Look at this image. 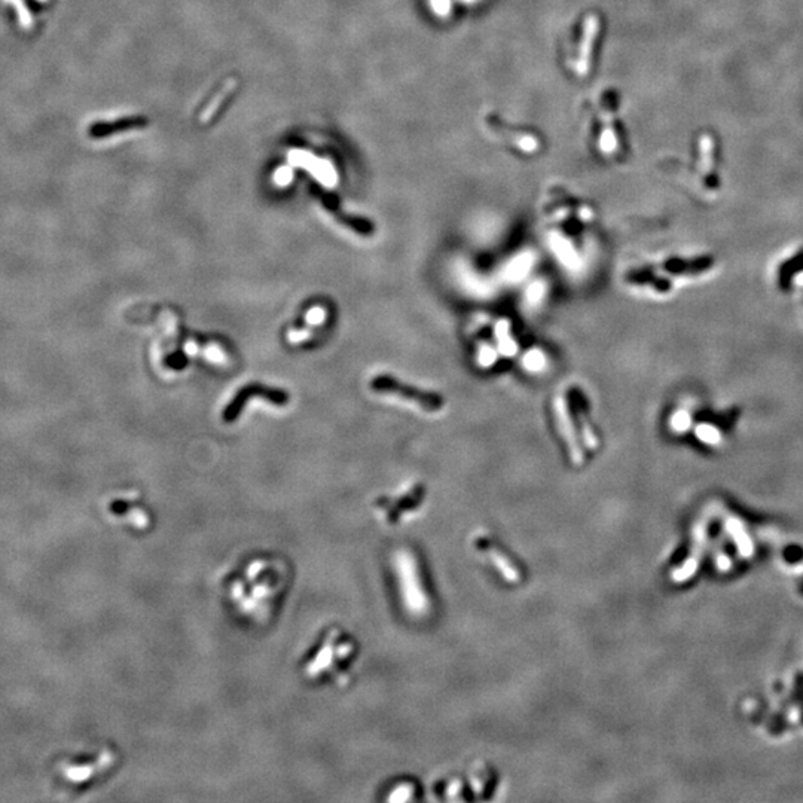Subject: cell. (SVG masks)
<instances>
[{
	"label": "cell",
	"mask_w": 803,
	"mask_h": 803,
	"mask_svg": "<svg viewBox=\"0 0 803 803\" xmlns=\"http://www.w3.org/2000/svg\"><path fill=\"white\" fill-rule=\"evenodd\" d=\"M290 582V567L275 553L243 558L222 580L223 598L240 620L266 627L280 610Z\"/></svg>",
	"instance_id": "cell-1"
},
{
	"label": "cell",
	"mask_w": 803,
	"mask_h": 803,
	"mask_svg": "<svg viewBox=\"0 0 803 803\" xmlns=\"http://www.w3.org/2000/svg\"><path fill=\"white\" fill-rule=\"evenodd\" d=\"M355 645L342 628L329 627L300 661V674L309 683L339 686L347 677Z\"/></svg>",
	"instance_id": "cell-2"
},
{
	"label": "cell",
	"mask_w": 803,
	"mask_h": 803,
	"mask_svg": "<svg viewBox=\"0 0 803 803\" xmlns=\"http://www.w3.org/2000/svg\"><path fill=\"white\" fill-rule=\"evenodd\" d=\"M119 753L112 745L69 754L54 765L52 777L66 793H82L102 783L119 765Z\"/></svg>",
	"instance_id": "cell-3"
},
{
	"label": "cell",
	"mask_w": 803,
	"mask_h": 803,
	"mask_svg": "<svg viewBox=\"0 0 803 803\" xmlns=\"http://www.w3.org/2000/svg\"><path fill=\"white\" fill-rule=\"evenodd\" d=\"M371 390L379 395H390L405 399L412 402L417 406L422 408L427 412H439L445 406V397L436 392H427V390L417 388L415 385H409L402 383L400 379L383 374L372 378Z\"/></svg>",
	"instance_id": "cell-4"
},
{
	"label": "cell",
	"mask_w": 803,
	"mask_h": 803,
	"mask_svg": "<svg viewBox=\"0 0 803 803\" xmlns=\"http://www.w3.org/2000/svg\"><path fill=\"white\" fill-rule=\"evenodd\" d=\"M253 397H262L274 406H286L290 400L289 393L282 388H273L261 383H252L241 387L236 393V396L232 397V400L225 406V409H223L222 420L225 422L236 421L241 415V412L244 406L247 405V402Z\"/></svg>",
	"instance_id": "cell-5"
},
{
	"label": "cell",
	"mask_w": 803,
	"mask_h": 803,
	"mask_svg": "<svg viewBox=\"0 0 803 803\" xmlns=\"http://www.w3.org/2000/svg\"><path fill=\"white\" fill-rule=\"evenodd\" d=\"M316 194H317V197L320 198L323 206H325V207L330 211V213L338 219V222L342 223V225H345L347 228L355 231L357 234H360V236H365V237H371V236H372L375 227L372 225V223H371L369 220L363 219V217H357V216L344 215L342 211H341V207L338 206V201L335 199L332 195H328L326 192L320 191V189H316Z\"/></svg>",
	"instance_id": "cell-6"
},
{
	"label": "cell",
	"mask_w": 803,
	"mask_h": 803,
	"mask_svg": "<svg viewBox=\"0 0 803 803\" xmlns=\"http://www.w3.org/2000/svg\"><path fill=\"white\" fill-rule=\"evenodd\" d=\"M595 33H597V21L594 20V17H590V20H588V22H586L583 45H582V51H580V60H579V67H583L582 73L586 72L588 57H590V48H592Z\"/></svg>",
	"instance_id": "cell-7"
},
{
	"label": "cell",
	"mask_w": 803,
	"mask_h": 803,
	"mask_svg": "<svg viewBox=\"0 0 803 803\" xmlns=\"http://www.w3.org/2000/svg\"><path fill=\"white\" fill-rule=\"evenodd\" d=\"M429 5L433 14H436L438 17H446L451 14V0H429Z\"/></svg>",
	"instance_id": "cell-8"
},
{
	"label": "cell",
	"mask_w": 803,
	"mask_h": 803,
	"mask_svg": "<svg viewBox=\"0 0 803 803\" xmlns=\"http://www.w3.org/2000/svg\"><path fill=\"white\" fill-rule=\"evenodd\" d=\"M459 2H461V3H466V5H473V3H476V2H477V0H459Z\"/></svg>",
	"instance_id": "cell-9"
}]
</instances>
